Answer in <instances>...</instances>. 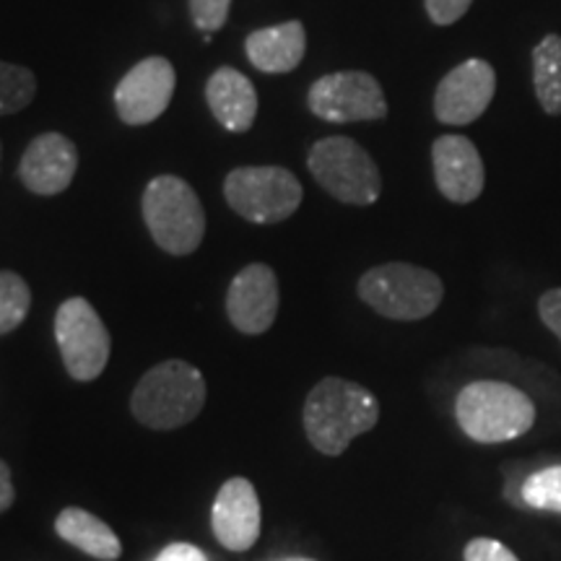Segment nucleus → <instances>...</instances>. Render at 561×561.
<instances>
[{"instance_id":"obj_1","label":"nucleus","mask_w":561,"mask_h":561,"mask_svg":"<svg viewBox=\"0 0 561 561\" xmlns=\"http://www.w3.org/2000/svg\"><path fill=\"white\" fill-rule=\"evenodd\" d=\"M301 421L314 450L335 458L346 453L359 434L375 430L380 421V403L362 385L343 377H325L307 396Z\"/></svg>"},{"instance_id":"obj_2","label":"nucleus","mask_w":561,"mask_h":561,"mask_svg":"<svg viewBox=\"0 0 561 561\" xmlns=\"http://www.w3.org/2000/svg\"><path fill=\"white\" fill-rule=\"evenodd\" d=\"M206 405V380L193 364L170 359L140 377L130 396V411L138 424L157 432L180 430L201 416Z\"/></svg>"},{"instance_id":"obj_3","label":"nucleus","mask_w":561,"mask_h":561,"mask_svg":"<svg viewBox=\"0 0 561 561\" xmlns=\"http://www.w3.org/2000/svg\"><path fill=\"white\" fill-rule=\"evenodd\" d=\"M455 419L466 437L481 445H496L523 437L536 421V405L515 385L479 380L460 390Z\"/></svg>"},{"instance_id":"obj_4","label":"nucleus","mask_w":561,"mask_h":561,"mask_svg":"<svg viewBox=\"0 0 561 561\" xmlns=\"http://www.w3.org/2000/svg\"><path fill=\"white\" fill-rule=\"evenodd\" d=\"M364 305L390 320H424L437 310L445 286L430 268L411 263H385L369 268L359 278Z\"/></svg>"},{"instance_id":"obj_5","label":"nucleus","mask_w":561,"mask_h":561,"mask_svg":"<svg viewBox=\"0 0 561 561\" xmlns=\"http://www.w3.org/2000/svg\"><path fill=\"white\" fill-rule=\"evenodd\" d=\"M144 221L153 242L170 255H191L206 234V214L185 180L161 174L144 193Z\"/></svg>"},{"instance_id":"obj_6","label":"nucleus","mask_w":561,"mask_h":561,"mask_svg":"<svg viewBox=\"0 0 561 561\" xmlns=\"http://www.w3.org/2000/svg\"><path fill=\"white\" fill-rule=\"evenodd\" d=\"M307 167L322 191L348 206H371L382 193L375 159L346 136L318 140L307 157Z\"/></svg>"},{"instance_id":"obj_7","label":"nucleus","mask_w":561,"mask_h":561,"mask_svg":"<svg viewBox=\"0 0 561 561\" xmlns=\"http://www.w3.org/2000/svg\"><path fill=\"white\" fill-rule=\"evenodd\" d=\"M227 203L252 224L286 221L301 206V185L284 167H240L224 180Z\"/></svg>"},{"instance_id":"obj_8","label":"nucleus","mask_w":561,"mask_h":561,"mask_svg":"<svg viewBox=\"0 0 561 561\" xmlns=\"http://www.w3.org/2000/svg\"><path fill=\"white\" fill-rule=\"evenodd\" d=\"M55 341L73 380L91 382L107 367L112 348L110 331L87 299L73 297L62 301L55 314Z\"/></svg>"},{"instance_id":"obj_9","label":"nucleus","mask_w":561,"mask_h":561,"mask_svg":"<svg viewBox=\"0 0 561 561\" xmlns=\"http://www.w3.org/2000/svg\"><path fill=\"white\" fill-rule=\"evenodd\" d=\"M312 115L325 123H367L382 121L388 115L380 81L364 70H341L322 76L307 94Z\"/></svg>"},{"instance_id":"obj_10","label":"nucleus","mask_w":561,"mask_h":561,"mask_svg":"<svg viewBox=\"0 0 561 561\" xmlns=\"http://www.w3.org/2000/svg\"><path fill=\"white\" fill-rule=\"evenodd\" d=\"M178 73L167 58H146L133 66L115 89V110L125 125H149L170 107Z\"/></svg>"},{"instance_id":"obj_11","label":"nucleus","mask_w":561,"mask_h":561,"mask_svg":"<svg viewBox=\"0 0 561 561\" xmlns=\"http://www.w3.org/2000/svg\"><path fill=\"white\" fill-rule=\"evenodd\" d=\"M496 73L486 60L471 58L453 68L434 91V115L445 125H471L494 100Z\"/></svg>"},{"instance_id":"obj_12","label":"nucleus","mask_w":561,"mask_h":561,"mask_svg":"<svg viewBox=\"0 0 561 561\" xmlns=\"http://www.w3.org/2000/svg\"><path fill=\"white\" fill-rule=\"evenodd\" d=\"M278 278L271 265L252 263L237 273L227 291V314L231 325L244 335L268 331L278 314Z\"/></svg>"},{"instance_id":"obj_13","label":"nucleus","mask_w":561,"mask_h":561,"mask_svg":"<svg viewBox=\"0 0 561 561\" xmlns=\"http://www.w3.org/2000/svg\"><path fill=\"white\" fill-rule=\"evenodd\" d=\"M214 536L224 549L250 551L261 538V500L248 479L234 476L219 489L210 512Z\"/></svg>"},{"instance_id":"obj_14","label":"nucleus","mask_w":561,"mask_h":561,"mask_svg":"<svg viewBox=\"0 0 561 561\" xmlns=\"http://www.w3.org/2000/svg\"><path fill=\"white\" fill-rule=\"evenodd\" d=\"M432 164L439 193L445 195L447 201L466 206V203H473L483 193L486 172H483L481 153L476 149L471 138H437L432 146Z\"/></svg>"},{"instance_id":"obj_15","label":"nucleus","mask_w":561,"mask_h":561,"mask_svg":"<svg viewBox=\"0 0 561 561\" xmlns=\"http://www.w3.org/2000/svg\"><path fill=\"white\" fill-rule=\"evenodd\" d=\"M79 170V151L60 133H42L26 146L19 164V178L26 191L37 195H58Z\"/></svg>"},{"instance_id":"obj_16","label":"nucleus","mask_w":561,"mask_h":561,"mask_svg":"<svg viewBox=\"0 0 561 561\" xmlns=\"http://www.w3.org/2000/svg\"><path fill=\"white\" fill-rule=\"evenodd\" d=\"M208 107L221 128L248 133L257 115V91L248 76L237 68H219L206 87Z\"/></svg>"},{"instance_id":"obj_17","label":"nucleus","mask_w":561,"mask_h":561,"mask_svg":"<svg viewBox=\"0 0 561 561\" xmlns=\"http://www.w3.org/2000/svg\"><path fill=\"white\" fill-rule=\"evenodd\" d=\"M244 53H248L252 66L263 73H289L305 60V26L299 21H284V24L252 32L244 42Z\"/></svg>"},{"instance_id":"obj_18","label":"nucleus","mask_w":561,"mask_h":561,"mask_svg":"<svg viewBox=\"0 0 561 561\" xmlns=\"http://www.w3.org/2000/svg\"><path fill=\"white\" fill-rule=\"evenodd\" d=\"M55 530L62 541L87 553L91 559L115 561L121 559L123 543L107 523L81 507H66L55 520Z\"/></svg>"},{"instance_id":"obj_19","label":"nucleus","mask_w":561,"mask_h":561,"mask_svg":"<svg viewBox=\"0 0 561 561\" xmlns=\"http://www.w3.org/2000/svg\"><path fill=\"white\" fill-rule=\"evenodd\" d=\"M533 89L549 115H561V37L549 34L533 50Z\"/></svg>"},{"instance_id":"obj_20","label":"nucleus","mask_w":561,"mask_h":561,"mask_svg":"<svg viewBox=\"0 0 561 561\" xmlns=\"http://www.w3.org/2000/svg\"><path fill=\"white\" fill-rule=\"evenodd\" d=\"M32 307V291L19 273L0 271V335L16 331Z\"/></svg>"},{"instance_id":"obj_21","label":"nucleus","mask_w":561,"mask_h":561,"mask_svg":"<svg viewBox=\"0 0 561 561\" xmlns=\"http://www.w3.org/2000/svg\"><path fill=\"white\" fill-rule=\"evenodd\" d=\"M37 94V79L30 68L0 60V115L24 110Z\"/></svg>"},{"instance_id":"obj_22","label":"nucleus","mask_w":561,"mask_h":561,"mask_svg":"<svg viewBox=\"0 0 561 561\" xmlns=\"http://www.w3.org/2000/svg\"><path fill=\"white\" fill-rule=\"evenodd\" d=\"M523 504L543 512H561V466H549L528 476L520 489Z\"/></svg>"},{"instance_id":"obj_23","label":"nucleus","mask_w":561,"mask_h":561,"mask_svg":"<svg viewBox=\"0 0 561 561\" xmlns=\"http://www.w3.org/2000/svg\"><path fill=\"white\" fill-rule=\"evenodd\" d=\"M231 0H191V16L193 24L201 32L214 34L219 32L229 19Z\"/></svg>"},{"instance_id":"obj_24","label":"nucleus","mask_w":561,"mask_h":561,"mask_svg":"<svg viewBox=\"0 0 561 561\" xmlns=\"http://www.w3.org/2000/svg\"><path fill=\"white\" fill-rule=\"evenodd\" d=\"M462 557H466V561H520L507 546L502 541H494V538H473L466 546Z\"/></svg>"},{"instance_id":"obj_25","label":"nucleus","mask_w":561,"mask_h":561,"mask_svg":"<svg viewBox=\"0 0 561 561\" xmlns=\"http://www.w3.org/2000/svg\"><path fill=\"white\" fill-rule=\"evenodd\" d=\"M473 0H424L426 13L437 26H450L466 16Z\"/></svg>"},{"instance_id":"obj_26","label":"nucleus","mask_w":561,"mask_h":561,"mask_svg":"<svg viewBox=\"0 0 561 561\" xmlns=\"http://www.w3.org/2000/svg\"><path fill=\"white\" fill-rule=\"evenodd\" d=\"M538 314H541L543 325L561 341V286L549 289L538 299Z\"/></svg>"},{"instance_id":"obj_27","label":"nucleus","mask_w":561,"mask_h":561,"mask_svg":"<svg viewBox=\"0 0 561 561\" xmlns=\"http://www.w3.org/2000/svg\"><path fill=\"white\" fill-rule=\"evenodd\" d=\"M153 561H208L198 546L193 543H170L167 549L159 551V557Z\"/></svg>"},{"instance_id":"obj_28","label":"nucleus","mask_w":561,"mask_h":561,"mask_svg":"<svg viewBox=\"0 0 561 561\" xmlns=\"http://www.w3.org/2000/svg\"><path fill=\"white\" fill-rule=\"evenodd\" d=\"M16 500V489H13L11 468L0 460V512H5Z\"/></svg>"},{"instance_id":"obj_29","label":"nucleus","mask_w":561,"mask_h":561,"mask_svg":"<svg viewBox=\"0 0 561 561\" xmlns=\"http://www.w3.org/2000/svg\"><path fill=\"white\" fill-rule=\"evenodd\" d=\"M278 561H314V559H305V557H289V559H278Z\"/></svg>"}]
</instances>
